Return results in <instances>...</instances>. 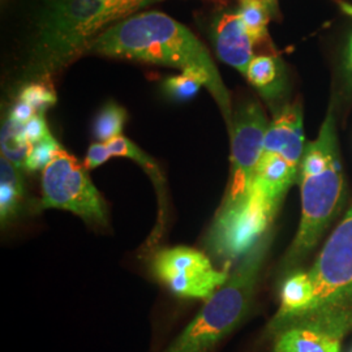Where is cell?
<instances>
[{"mask_svg":"<svg viewBox=\"0 0 352 352\" xmlns=\"http://www.w3.org/2000/svg\"><path fill=\"white\" fill-rule=\"evenodd\" d=\"M87 52L167 65L201 76L231 129L234 115L230 94L209 51L187 26L173 17L157 11L126 17L94 38Z\"/></svg>","mask_w":352,"mask_h":352,"instance_id":"6da1fadb","label":"cell"},{"mask_svg":"<svg viewBox=\"0 0 352 352\" xmlns=\"http://www.w3.org/2000/svg\"><path fill=\"white\" fill-rule=\"evenodd\" d=\"M302 219L283 260L292 269L314 251L329 225L340 213L344 179L340 158L334 102H330L317 139L305 144L299 170Z\"/></svg>","mask_w":352,"mask_h":352,"instance_id":"7a4b0ae2","label":"cell"},{"mask_svg":"<svg viewBox=\"0 0 352 352\" xmlns=\"http://www.w3.org/2000/svg\"><path fill=\"white\" fill-rule=\"evenodd\" d=\"M272 243L266 232L164 352H212L245 320Z\"/></svg>","mask_w":352,"mask_h":352,"instance_id":"3957f363","label":"cell"},{"mask_svg":"<svg viewBox=\"0 0 352 352\" xmlns=\"http://www.w3.org/2000/svg\"><path fill=\"white\" fill-rule=\"evenodd\" d=\"M106 26L103 0H46L37 24L26 75L50 78L78 55Z\"/></svg>","mask_w":352,"mask_h":352,"instance_id":"277c9868","label":"cell"},{"mask_svg":"<svg viewBox=\"0 0 352 352\" xmlns=\"http://www.w3.org/2000/svg\"><path fill=\"white\" fill-rule=\"evenodd\" d=\"M308 273L315 287L314 302L304 315L289 322L305 321L346 337L352 327V208Z\"/></svg>","mask_w":352,"mask_h":352,"instance_id":"5b68a950","label":"cell"},{"mask_svg":"<svg viewBox=\"0 0 352 352\" xmlns=\"http://www.w3.org/2000/svg\"><path fill=\"white\" fill-rule=\"evenodd\" d=\"M42 208L62 209L89 225L107 226V208L88 170L68 151H59L42 174Z\"/></svg>","mask_w":352,"mask_h":352,"instance_id":"8992f818","label":"cell"},{"mask_svg":"<svg viewBox=\"0 0 352 352\" xmlns=\"http://www.w3.org/2000/svg\"><path fill=\"white\" fill-rule=\"evenodd\" d=\"M269 126L263 107L257 102H244L232 119L231 174L225 199L218 212H225L245 201L263 155Z\"/></svg>","mask_w":352,"mask_h":352,"instance_id":"52a82bcc","label":"cell"},{"mask_svg":"<svg viewBox=\"0 0 352 352\" xmlns=\"http://www.w3.org/2000/svg\"><path fill=\"white\" fill-rule=\"evenodd\" d=\"M202 252L189 247L166 248L153 260V274L179 298L209 300L230 278Z\"/></svg>","mask_w":352,"mask_h":352,"instance_id":"ba28073f","label":"cell"},{"mask_svg":"<svg viewBox=\"0 0 352 352\" xmlns=\"http://www.w3.org/2000/svg\"><path fill=\"white\" fill-rule=\"evenodd\" d=\"M274 217L261 202L251 196L239 205L218 212L209 234V247L213 253L225 258L227 264L244 257L256 243L269 232Z\"/></svg>","mask_w":352,"mask_h":352,"instance_id":"9c48e42d","label":"cell"},{"mask_svg":"<svg viewBox=\"0 0 352 352\" xmlns=\"http://www.w3.org/2000/svg\"><path fill=\"white\" fill-rule=\"evenodd\" d=\"M304 151L302 104L300 102L285 104L269 123L261 157L278 155L300 167Z\"/></svg>","mask_w":352,"mask_h":352,"instance_id":"30bf717a","label":"cell"},{"mask_svg":"<svg viewBox=\"0 0 352 352\" xmlns=\"http://www.w3.org/2000/svg\"><path fill=\"white\" fill-rule=\"evenodd\" d=\"M269 352H342L344 337L305 321L266 329Z\"/></svg>","mask_w":352,"mask_h":352,"instance_id":"8fae6325","label":"cell"},{"mask_svg":"<svg viewBox=\"0 0 352 352\" xmlns=\"http://www.w3.org/2000/svg\"><path fill=\"white\" fill-rule=\"evenodd\" d=\"M299 166L282 157H261L248 196L261 202L265 209L276 218L280 202L299 177Z\"/></svg>","mask_w":352,"mask_h":352,"instance_id":"7c38bea8","label":"cell"},{"mask_svg":"<svg viewBox=\"0 0 352 352\" xmlns=\"http://www.w3.org/2000/svg\"><path fill=\"white\" fill-rule=\"evenodd\" d=\"M212 37L218 58L238 69L241 75H247L250 63L254 58V42L248 34L238 11L222 13L214 23Z\"/></svg>","mask_w":352,"mask_h":352,"instance_id":"4fadbf2b","label":"cell"},{"mask_svg":"<svg viewBox=\"0 0 352 352\" xmlns=\"http://www.w3.org/2000/svg\"><path fill=\"white\" fill-rule=\"evenodd\" d=\"M314 296L315 287L309 273H292L282 285L280 305L267 329L280 327L304 315L314 302Z\"/></svg>","mask_w":352,"mask_h":352,"instance_id":"5bb4252c","label":"cell"},{"mask_svg":"<svg viewBox=\"0 0 352 352\" xmlns=\"http://www.w3.org/2000/svg\"><path fill=\"white\" fill-rule=\"evenodd\" d=\"M245 77L269 103L278 101L287 87L285 65L280 59L270 55L254 56Z\"/></svg>","mask_w":352,"mask_h":352,"instance_id":"9a60e30c","label":"cell"},{"mask_svg":"<svg viewBox=\"0 0 352 352\" xmlns=\"http://www.w3.org/2000/svg\"><path fill=\"white\" fill-rule=\"evenodd\" d=\"M0 218L1 223L10 222L24 197V182L17 168L7 158L0 160Z\"/></svg>","mask_w":352,"mask_h":352,"instance_id":"2e32d148","label":"cell"},{"mask_svg":"<svg viewBox=\"0 0 352 352\" xmlns=\"http://www.w3.org/2000/svg\"><path fill=\"white\" fill-rule=\"evenodd\" d=\"M126 109L115 102H107L97 113L93 122V136L98 142H109L122 136L126 124Z\"/></svg>","mask_w":352,"mask_h":352,"instance_id":"e0dca14e","label":"cell"},{"mask_svg":"<svg viewBox=\"0 0 352 352\" xmlns=\"http://www.w3.org/2000/svg\"><path fill=\"white\" fill-rule=\"evenodd\" d=\"M23 126L7 118L1 128V157L7 158L17 168H24L32 145L23 135Z\"/></svg>","mask_w":352,"mask_h":352,"instance_id":"ac0fdd59","label":"cell"},{"mask_svg":"<svg viewBox=\"0 0 352 352\" xmlns=\"http://www.w3.org/2000/svg\"><path fill=\"white\" fill-rule=\"evenodd\" d=\"M240 19L254 43L267 37V26L273 17L270 11L260 0H240Z\"/></svg>","mask_w":352,"mask_h":352,"instance_id":"d6986e66","label":"cell"},{"mask_svg":"<svg viewBox=\"0 0 352 352\" xmlns=\"http://www.w3.org/2000/svg\"><path fill=\"white\" fill-rule=\"evenodd\" d=\"M106 145L113 157L116 155V157L131 158L132 161L138 162L146 173H149L153 179L160 180L162 183V176H161L160 168L155 164V161L149 157L145 151H141L135 142H132L131 140L126 139L124 136H119L116 139L106 142Z\"/></svg>","mask_w":352,"mask_h":352,"instance_id":"ffe728a7","label":"cell"},{"mask_svg":"<svg viewBox=\"0 0 352 352\" xmlns=\"http://www.w3.org/2000/svg\"><path fill=\"white\" fill-rule=\"evenodd\" d=\"M20 101L30 104L37 113H43L58 102L56 91L49 78L32 81L21 89L19 98Z\"/></svg>","mask_w":352,"mask_h":352,"instance_id":"44dd1931","label":"cell"},{"mask_svg":"<svg viewBox=\"0 0 352 352\" xmlns=\"http://www.w3.org/2000/svg\"><path fill=\"white\" fill-rule=\"evenodd\" d=\"M205 80L193 72H182V75L168 77L164 81V93L176 102H187L196 97Z\"/></svg>","mask_w":352,"mask_h":352,"instance_id":"7402d4cb","label":"cell"},{"mask_svg":"<svg viewBox=\"0 0 352 352\" xmlns=\"http://www.w3.org/2000/svg\"><path fill=\"white\" fill-rule=\"evenodd\" d=\"M59 151H62L59 142L50 135L49 138L39 141L30 148V151L26 157L24 168L30 173L45 170Z\"/></svg>","mask_w":352,"mask_h":352,"instance_id":"603a6c76","label":"cell"},{"mask_svg":"<svg viewBox=\"0 0 352 352\" xmlns=\"http://www.w3.org/2000/svg\"><path fill=\"white\" fill-rule=\"evenodd\" d=\"M23 135L32 146L39 141L49 138L51 133L47 123H46L45 115L37 113L36 116H33L26 124L23 126Z\"/></svg>","mask_w":352,"mask_h":352,"instance_id":"cb8c5ba5","label":"cell"},{"mask_svg":"<svg viewBox=\"0 0 352 352\" xmlns=\"http://www.w3.org/2000/svg\"><path fill=\"white\" fill-rule=\"evenodd\" d=\"M111 153L109 151L106 142H94L90 145L85 161H84V167L87 170H94L100 167L104 162H107L111 158Z\"/></svg>","mask_w":352,"mask_h":352,"instance_id":"d4e9b609","label":"cell"},{"mask_svg":"<svg viewBox=\"0 0 352 352\" xmlns=\"http://www.w3.org/2000/svg\"><path fill=\"white\" fill-rule=\"evenodd\" d=\"M340 11L346 13L349 17L352 19V3H349L346 0H336ZM343 71H344V78H346V84L349 91L352 93V36L347 46V50L344 54V64H343Z\"/></svg>","mask_w":352,"mask_h":352,"instance_id":"484cf974","label":"cell"},{"mask_svg":"<svg viewBox=\"0 0 352 352\" xmlns=\"http://www.w3.org/2000/svg\"><path fill=\"white\" fill-rule=\"evenodd\" d=\"M36 115H37L36 110L30 104L17 100V102L13 104L8 118L19 124H26Z\"/></svg>","mask_w":352,"mask_h":352,"instance_id":"4316f807","label":"cell"},{"mask_svg":"<svg viewBox=\"0 0 352 352\" xmlns=\"http://www.w3.org/2000/svg\"><path fill=\"white\" fill-rule=\"evenodd\" d=\"M106 4V25L116 20V13L124 0H103Z\"/></svg>","mask_w":352,"mask_h":352,"instance_id":"83f0119b","label":"cell"},{"mask_svg":"<svg viewBox=\"0 0 352 352\" xmlns=\"http://www.w3.org/2000/svg\"><path fill=\"white\" fill-rule=\"evenodd\" d=\"M260 1L264 3L273 17L278 16V0H260Z\"/></svg>","mask_w":352,"mask_h":352,"instance_id":"f1b7e54d","label":"cell"},{"mask_svg":"<svg viewBox=\"0 0 352 352\" xmlns=\"http://www.w3.org/2000/svg\"><path fill=\"white\" fill-rule=\"evenodd\" d=\"M151 1H155V0H141V4H142V7H145V6H148Z\"/></svg>","mask_w":352,"mask_h":352,"instance_id":"f546056e","label":"cell"},{"mask_svg":"<svg viewBox=\"0 0 352 352\" xmlns=\"http://www.w3.org/2000/svg\"><path fill=\"white\" fill-rule=\"evenodd\" d=\"M352 352V351H351Z\"/></svg>","mask_w":352,"mask_h":352,"instance_id":"4dcf8cb0","label":"cell"}]
</instances>
